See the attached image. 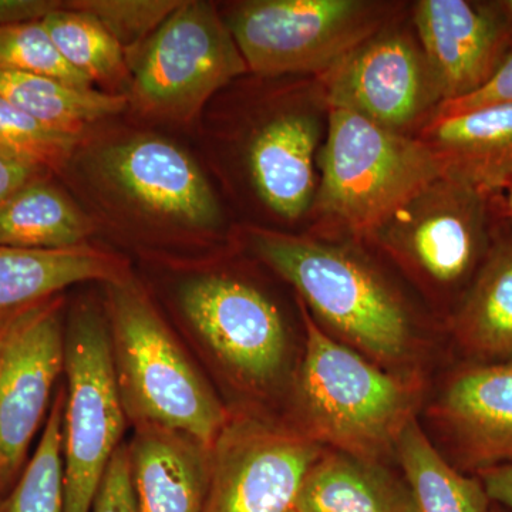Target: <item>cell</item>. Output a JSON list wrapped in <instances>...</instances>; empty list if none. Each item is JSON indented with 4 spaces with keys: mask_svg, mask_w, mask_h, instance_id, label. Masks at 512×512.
Segmentation results:
<instances>
[{
    "mask_svg": "<svg viewBox=\"0 0 512 512\" xmlns=\"http://www.w3.org/2000/svg\"><path fill=\"white\" fill-rule=\"evenodd\" d=\"M495 211L494 195L443 175L372 234L437 286L463 296L490 245Z\"/></svg>",
    "mask_w": 512,
    "mask_h": 512,
    "instance_id": "52a82bcc",
    "label": "cell"
},
{
    "mask_svg": "<svg viewBox=\"0 0 512 512\" xmlns=\"http://www.w3.org/2000/svg\"><path fill=\"white\" fill-rule=\"evenodd\" d=\"M130 448L138 512H201L211 448L178 431L146 424Z\"/></svg>",
    "mask_w": 512,
    "mask_h": 512,
    "instance_id": "ac0fdd59",
    "label": "cell"
},
{
    "mask_svg": "<svg viewBox=\"0 0 512 512\" xmlns=\"http://www.w3.org/2000/svg\"><path fill=\"white\" fill-rule=\"evenodd\" d=\"M90 512H138L130 448L126 444H121L111 458Z\"/></svg>",
    "mask_w": 512,
    "mask_h": 512,
    "instance_id": "f546056e",
    "label": "cell"
},
{
    "mask_svg": "<svg viewBox=\"0 0 512 512\" xmlns=\"http://www.w3.org/2000/svg\"><path fill=\"white\" fill-rule=\"evenodd\" d=\"M414 25L439 104L476 93L512 52L500 3L421 0Z\"/></svg>",
    "mask_w": 512,
    "mask_h": 512,
    "instance_id": "7c38bea8",
    "label": "cell"
},
{
    "mask_svg": "<svg viewBox=\"0 0 512 512\" xmlns=\"http://www.w3.org/2000/svg\"><path fill=\"white\" fill-rule=\"evenodd\" d=\"M64 369L63 512H90L124 431L113 342L93 309L73 315L64 339Z\"/></svg>",
    "mask_w": 512,
    "mask_h": 512,
    "instance_id": "5b68a950",
    "label": "cell"
},
{
    "mask_svg": "<svg viewBox=\"0 0 512 512\" xmlns=\"http://www.w3.org/2000/svg\"><path fill=\"white\" fill-rule=\"evenodd\" d=\"M322 74L330 110L396 133L406 134L436 97L421 49L397 30H380Z\"/></svg>",
    "mask_w": 512,
    "mask_h": 512,
    "instance_id": "8fae6325",
    "label": "cell"
},
{
    "mask_svg": "<svg viewBox=\"0 0 512 512\" xmlns=\"http://www.w3.org/2000/svg\"><path fill=\"white\" fill-rule=\"evenodd\" d=\"M109 288L111 342L124 404L144 423L212 448L227 426L224 407L147 299L123 279Z\"/></svg>",
    "mask_w": 512,
    "mask_h": 512,
    "instance_id": "6da1fadb",
    "label": "cell"
},
{
    "mask_svg": "<svg viewBox=\"0 0 512 512\" xmlns=\"http://www.w3.org/2000/svg\"><path fill=\"white\" fill-rule=\"evenodd\" d=\"M57 5L59 3L43 0H0V26L37 22L53 10L62 8Z\"/></svg>",
    "mask_w": 512,
    "mask_h": 512,
    "instance_id": "1f68e13d",
    "label": "cell"
},
{
    "mask_svg": "<svg viewBox=\"0 0 512 512\" xmlns=\"http://www.w3.org/2000/svg\"><path fill=\"white\" fill-rule=\"evenodd\" d=\"M181 306L202 339L239 375L258 383L278 375L286 353L284 322L262 293L225 276H201L183 286Z\"/></svg>",
    "mask_w": 512,
    "mask_h": 512,
    "instance_id": "4fadbf2b",
    "label": "cell"
},
{
    "mask_svg": "<svg viewBox=\"0 0 512 512\" xmlns=\"http://www.w3.org/2000/svg\"><path fill=\"white\" fill-rule=\"evenodd\" d=\"M256 254L291 282L320 318L377 359L394 360L409 345V320L382 279L348 252L276 232L252 234Z\"/></svg>",
    "mask_w": 512,
    "mask_h": 512,
    "instance_id": "277c9868",
    "label": "cell"
},
{
    "mask_svg": "<svg viewBox=\"0 0 512 512\" xmlns=\"http://www.w3.org/2000/svg\"><path fill=\"white\" fill-rule=\"evenodd\" d=\"M36 168L0 156V204L32 181Z\"/></svg>",
    "mask_w": 512,
    "mask_h": 512,
    "instance_id": "836d02e7",
    "label": "cell"
},
{
    "mask_svg": "<svg viewBox=\"0 0 512 512\" xmlns=\"http://www.w3.org/2000/svg\"><path fill=\"white\" fill-rule=\"evenodd\" d=\"M77 143L79 136L53 130L0 97V156L36 170L59 168Z\"/></svg>",
    "mask_w": 512,
    "mask_h": 512,
    "instance_id": "4316f807",
    "label": "cell"
},
{
    "mask_svg": "<svg viewBox=\"0 0 512 512\" xmlns=\"http://www.w3.org/2000/svg\"><path fill=\"white\" fill-rule=\"evenodd\" d=\"M301 309L306 330L301 397L313 436L359 460L376 457L412 420L409 387L330 338L305 306Z\"/></svg>",
    "mask_w": 512,
    "mask_h": 512,
    "instance_id": "3957f363",
    "label": "cell"
},
{
    "mask_svg": "<svg viewBox=\"0 0 512 512\" xmlns=\"http://www.w3.org/2000/svg\"><path fill=\"white\" fill-rule=\"evenodd\" d=\"M490 512H504V511L501 510L500 505H497V504L493 503V505H491V511Z\"/></svg>",
    "mask_w": 512,
    "mask_h": 512,
    "instance_id": "8d00e7d4",
    "label": "cell"
},
{
    "mask_svg": "<svg viewBox=\"0 0 512 512\" xmlns=\"http://www.w3.org/2000/svg\"><path fill=\"white\" fill-rule=\"evenodd\" d=\"M0 97L39 123L72 136L93 121L121 113L127 104L123 96L12 69H0Z\"/></svg>",
    "mask_w": 512,
    "mask_h": 512,
    "instance_id": "603a6c76",
    "label": "cell"
},
{
    "mask_svg": "<svg viewBox=\"0 0 512 512\" xmlns=\"http://www.w3.org/2000/svg\"><path fill=\"white\" fill-rule=\"evenodd\" d=\"M320 456L308 437L258 420L227 423L211 448L201 512H293L303 480Z\"/></svg>",
    "mask_w": 512,
    "mask_h": 512,
    "instance_id": "9c48e42d",
    "label": "cell"
},
{
    "mask_svg": "<svg viewBox=\"0 0 512 512\" xmlns=\"http://www.w3.org/2000/svg\"><path fill=\"white\" fill-rule=\"evenodd\" d=\"M316 208L355 232L372 234L426 185L443 177L427 144L330 110L319 158Z\"/></svg>",
    "mask_w": 512,
    "mask_h": 512,
    "instance_id": "7a4b0ae2",
    "label": "cell"
},
{
    "mask_svg": "<svg viewBox=\"0 0 512 512\" xmlns=\"http://www.w3.org/2000/svg\"><path fill=\"white\" fill-rule=\"evenodd\" d=\"M293 512H412L407 491L349 454H322L309 468Z\"/></svg>",
    "mask_w": 512,
    "mask_h": 512,
    "instance_id": "44dd1931",
    "label": "cell"
},
{
    "mask_svg": "<svg viewBox=\"0 0 512 512\" xmlns=\"http://www.w3.org/2000/svg\"><path fill=\"white\" fill-rule=\"evenodd\" d=\"M477 477L494 504L512 511V464L488 468Z\"/></svg>",
    "mask_w": 512,
    "mask_h": 512,
    "instance_id": "d6a6232c",
    "label": "cell"
},
{
    "mask_svg": "<svg viewBox=\"0 0 512 512\" xmlns=\"http://www.w3.org/2000/svg\"><path fill=\"white\" fill-rule=\"evenodd\" d=\"M320 124L312 114H282L252 141L249 167L258 194L276 214L295 220L315 201Z\"/></svg>",
    "mask_w": 512,
    "mask_h": 512,
    "instance_id": "d6986e66",
    "label": "cell"
},
{
    "mask_svg": "<svg viewBox=\"0 0 512 512\" xmlns=\"http://www.w3.org/2000/svg\"><path fill=\"white\" fill-rule=\"evenodd\" d=\"M110 177L148 210L194 228H212L220 205L207 178L184 151L160 138H140L104 157Z\"/></svg>",
    "mask_w": 512,
    "mask_h": 512,
    "instance_id": "9a60e30c",
    "label": "cell"
},
{
    "mask_svg": "<svg viewBox=\"0 0 512 512\" xmlns=\"http://www.w3.org/2000/svg\"><path fill=\"white\" fill-rule=\"evenodd\" d=\"M72 9L96 16L121 46L134 45L148 32L160 28L181 2L173 0H87Z\"/></svg>",
    "mask_w": 512,
    "mask_h": 512,
    "instance_id": "f1b7e54d",
    "label": "cell"
},
{
    "mask_svg": "<svg viewBox=\"0 0 512 512\" xmlns=\"http://www.w3.org/2000/svg\"><path fill=\"white\" fill-rule=\"evenodd\" d=\"M121 281L111 255L89 247L22 249L0 247V320L45 301L79 282Z\"/></svg>",
    "mask_w": 512,
    "mask_h": 512,
    "instance_id": "ffe728a7",
    "label": "cell"
},
{
    "mask_svg": "<svg viewBox=\"0 0 512 512\" xmlns=\"http://www.w3.org/2000/svg\"><path fill=\"white\" fill-rule=\"evenodd\" d=\"M420 140L444 177L495 195L512 184V103L429 121Z\"/></svg>",
    "mask_w": 512,
    "mask_h": 512,
    "instance_id": "e0dca14e",
    "label": "cell"
},
{
    "mask_svg": "<svg viewBox=\"0 0 512 512\" xmlns=\"http://www.w3.org/2000/svg\"><path fill=\"white\" fill-rule=\"evenodd\" d=\"M412 512H490L493 501L477 476L448 463L413 419L396 440Z\"/></svg>",
    "mask_w": 512,
    "mask_h": 512,
    "instance_id": "7402d4cb",
    "label": "cell"
},
{
    "mask_svg": "<svg viewBox=\"0 0 512 512\" xmlns=\"http://www.w3.org/2000/svg\"><path fill=\"white\" fill-rule=\"evenodd\" d=\"M245 72L247 62L214 6L181 2L150 37L134 90L147 109L187 119Z\"/></svg>",
    "mask_w": 512,
    "mask_h": 512,
    "instance_id": "ba28073f",
    "label": "cell"
},
{
    "mask_svg": "<svg viewBox=\"0 0 512 512\" xmlns=\"http://www.w3.org/2000/svg\"><path fill=\"white\" fill-rule=\"evenodd\" d=\"M500 5L504 10L505 16H507L512 25V0H505V2H500Z\"/></svg>",
    "mask_w": 512,
    "mask_h": 512,
    "instance_id": "d590c367",
    "label": "cell"
},
{
    "mask_svg": "<svg viewBox=\"0 0 512 512\" xmlns=\"http://www.w3.org/2000/svg\"><path fill=\"white\" fill-rule=\"evenodd\" d=\"M512 103V52L505 57L494 76L470 96L437 104L430 121L450 119L483 107Z\"/></svg>",
    "mask_w": 512,
    "mask_h": 512,
    "instance_id": "4dcf8cb0",
    "label": "cell"
},
{
    "mask_svg": "<svg viewBox=\"0 0 512 512\" xmlns=\"http://www.w3.org/2000/svg\"><path fill=\"white\" fill-rule=\"evenodd\" d=\"M66 396L59 393L35 456L18 483L0 498V512H63V414Z\"/></svg>",
    "mask_w": 512,
    "mask_h": 512,
    "instance_id": "484cf974",
    "label": "cell"
},
{
    "mask_svg": "<svg viewBox=\"0 0 512 512\" xmlns=\"http://www.w3.org/2000/svg\"><path fill=\"white\" fill-rule=\"evenodd\" d=\"M63 367L59 302L0 320V498L22 467Z\"/></svg>",
    "mask_w": 512,
    "mask_h": 512,
    "instance_id": "30bf717a",
    "label": "cell"
},
{
    "mask_svg": "<svg viewBox=\"0 0 512 512\" xmlns=\"http://www.w3.org/2000/svg\"><path fill=\"white\" fill-rule=\"evenodd\" d=\"M501 202H503L505 215L512 218V184L507 188V197H505Z\"/></svg>",
    "mask_w": 512,
    "mask_h": 512,
    "instance_id": "e575fe53",
    "label": "cell"
},
{
    "mask_svg": "<svg viewBox=\"0 0 512 512\" xmlns=\"http://www.w3.org/2000/svg\"><path fill=\"white\" fill-rule=\"evenodd\" d=\"M467 363L512 360V218L503 202L495 212L490 245L451 319Z\"/></svg>",
    "mask_w": 512,
    "mask_h": 512,
    "instance_id": "2e32d148",
    "label": "cell"
},
{
    "mask_svg": "<svg viewBox=\"0 0 512 512\" xmlns=\"http://www.w3.org/2000/svg\"><path fill=\"white\" fill-rule=\"evenodd\" d=\"M436 413L458 470L477 476L512 464V360L460 367L448 380Z\"/></svg>",
    "mask_w": 512,
    "mask_h": 512,
    "instance_id": "5bb4252c",
    "label": "cell"
},
{
    "mask_svg": "<svg viewBox=\"0 0 512 512\" xmlns=\"http://www.w3.org/2000/svg\"><path fill=\"white\" fill-rule=\"evenodd\" d=\"M380 6L363 0H256L227 23L247 62L259 74L325 73L380 32Z\"/></svg>",
    "mask_w": 512,
    "mask_h": 512,
    "instance_id": "8992f818",
    "label": "cell"
},
{
    "mask_svg": "<svg viewBox=\"0 0 512 512\" xmlns=\"http://www.w3.org/2000/svg\"><path fill=\"white\" fill-rule=\"evenodd\" d=\"M40 22L63 59L87 79H113L123 72V46L96 16L60 8Z\"/></svg>",
    "mask_w": 512,
    "mask_h": 512,
    "instance_id": "d4e9b609",
    "label": "cell"
},
{
    "mask_svg": "<svg viewBox=\"0 0 512 512\" xmlns=\"http://www.w3.org/2000/svg\"><path fill=\"white\" fill-rule=\"evenodd\" d=\"M0 69L52 77L83 89L93 83L63 59L40 20L0 26Z\"/></svg>",
    "mask_w": 512,
    "mask_h": 512,
    "instance_id": "83f0119b",
    "label": "cell"
},
{
    "mask_svg": "<svg viewBox=\"0 0 512 512\" xmlns=\"http://www.w3.org/2000/svg\"><path fill=\"white\" fill-rule=\"evenodd\" d=\"M89 232L82 212L49 185L30 181L0 204V247H82Z\"/></svg>",
    "mask_w": 512,
    "mask_h": 512,
    "instance_id": "cb8c5ba5",
    "label": "cell"
}]
</instances>
